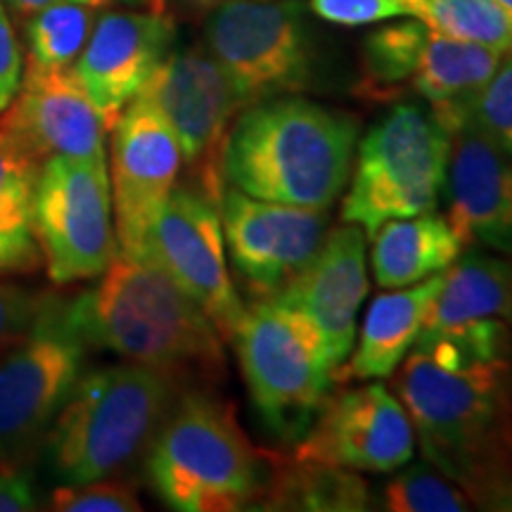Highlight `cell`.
<instances>
[{
    "instance_id": "obj_25",
    "label": "cell",
    "mask_w": 512,
    "mask_h": 512,
    "mask_svg": "<svg viewBox=\"0 0 512 512\" xmlns=\"http://www.w3.org/2000/svg\"><path fill=\"white\" fill-rule=\"evenodd\" d=\"M41 164L0 126V275L43 264L34 235V185Z\"/></svg>"
},
{
    "instance_id": "obj_32",
    "label": "cell",
    "mask_w": 512,
    "mask_h": 512,
    "mask_svg": "<svg viewBox=\"0 0 512 512\" xmlns=\"http://www.w3.org/2000/svg\"><path fill=\"white\" fill-rule=\"evenodd\" d=\"M309 10L337 27H368L401 17H418L422 22L430 19L427 10L413 0H309Z\"/></svg>"
},
{
    "instance_id": "obj_37",
    "label": "cell",
    "mask_w": 512,
    "mask_h": 512,
    "mask_svg": "<svg viewBox=\"0 0 512 512\" xmlns=\"http://www.w3.org/2000/svg\"><path fill=\"white\" fill-rule=\"evenodd\" d=\"M107 5H121V8H155V10H162L159 8L157 0H105Z\"/></svg>"
},
{
    "instance_id": "obj_34",
    "label": "cell",
    "mask_w": 512,
    "mask_h": 512,
    "mask_svg": "<svg viewBox=\"0 0 512 512\" xmlns=\"http://www.w3.org/2000/svg\"><path fill=\"white\" fill-rule=\"evenodd\" d=\"M24 79V55L5 3H0V112L17 98Z\"/></svg>"
},
{
    "instance_id": "obj_12",
    "label": "cell",
    "mask_w": 512,
    "mask_h": 512,
    "mask_svg": "<svg viewBox=\"0 0 512 512\" xmlns=\"http://www.w3.org/2000/svg\"><path fill=\"white\" fill-rule=\"evenodd\" d=\"M143 254L207 313L223 339L233 337L247 306L230 280L221 214L209 197L192 185L174 188L152 223Z\"/></svg>"
},
{
    "instance_id": "obj_10",
    "label": "cell",
    "mask_w": 512,
    "mask_h": 512,
    "mask_svg": "<svg viewBox=\"0 0 512 512\" xmlns=\"http://www.w3.org/2000/svg\"><path fill=\"white\" fill-rule=\"evenodd\" d=\"M34 235L55 285L105 273L119 252L107 162L46 159L34 185Z\"/></svg>"
},
{
    "instance_id": "obj_22",
    "label": "cell",
    "mask_w": 512,
    "mask_h": 512,
    "mask_svg": "<svg viewBox=\"0 0 512 512\" xmlns=\"http://www.w3.org/2000/svg\"><path fill=\"white\" fill-rule=\"evenodd\" d=\"M463 242L448 219L432 214L382 223L373 233V275L382 290L418 285L444 273L460 256Z\"/></svg>"
},
{
    "instance_id": "obj_18",
    "label": "cell",
    "mask_w": 512,
    "mask_h": 512,
    "mask_svg": "<svg viewBox=\"0 0 512 512\" xmlns=\"http://www.w3.org/2000/svg\"><path fill=\"white\" fill-rule=\"evenodd\" d=\"M446 188L460 242L512 256V159L475 121L453 133Z\"/></svg>"
},
{
    "instance_id": "obj_17",
    "label": "cell",
    "mask_w": 512,
    "mask_h": 512,
    "mask_svg": "<svg viewBox=\"0 0 512 512\" xmlns=\"http://www.w3.org/2000/svg\"><path fill=\"white\" fill-rule=\"evenodd\" d=\"M0 126L38 164L50 157L107 162L110 128L72 67H24L22 86L8 110L0 112Z\"/></svg>"
},
{
    "instance_id": "obj_29",
    "label": "cell",
    "mask_w": 512,
    "mask_h": 512,
    "mask_svg": "<svg viewBox=\"0 0 512 512\" xmlns=\"http://www.w3.org/2000/svg\"><path fill=\"white\" fill-rule=\"evenodd\" d=\"M384 510L392 512H463L470 510V498L460 486L434 465H408L384 484Z\"/></svg>"
},
{
    "instance_id": "obj_23",
    "label": "cell",
    "mask_w": 512,
    "mask_h": 512,
    "mask_svg": "<svg viewBox=\"0 0 512 512\" xmlns=\"http://www.w3.org/2000/svg\"><path fill=\"white\" fill-rule=\"evenodd\" d=\"M482 318L512 323V259L470 252L444 271V287L420 335H437Z\"/></svg>"
},
{
    "instance_id": "obj_30",
    "label": "cell",
    "mask_w": 512,
    "mask_h": 512,
    "mask_svg": "<svg viewBox=\"0 0 512 512\" xmlns=\"http://www.w3.org/2000/svg\"><path fill=\"white\" fill-rule=\"evenodd\" d=\"M55 512H138L143 510L136 491L124 482L93 479L81 484H60L48 498Z\"/></svg>"
},
{
    "instance_id": "obj_26",
    "label": "cell",
    "mask_w": 512,
    "mask_h": 512,
    "mask_svg": "<svg viewBox=\"0 0 512 512\" xmlns=\"http://www.w3.org/2000/svg\"><path fill=\"white\" fill-rule=\"evenodd\" d=\"M100 10L86 3H53L24 17L27 67H74L91 38Z\"/></svg>"
},
{
    "instance_id": "obj_36",
    "label": "cell",
    "mask_w": 512,
    "mask_h": 512,
    "mask_svg": "<svg viewBox=\"0 0 512 512\" xmlns=\"http://www.w3.org/2000/svg\"><path fill=\"white\" fill-rule=\"evenodd\" d=\"M53 3H86L95 5V8H107L105 0H5V8H10L17 17H29L31 12L48 8Z\"/></svg>"
},
{
    "instance_id": "obj_24",
    "label": "cell",
    "mask_w": 512,
    "mask_h": 512,
    "mask_svg": "<svg viewBox=\"0 0 512 512\" xmlns=\"http://www.w3.org/2000/svg\"><path fill=\"white\" fill-rule=\"evenodd\" d=\"M370 508V489L354 470L297 456H271L259 510L358 512Z\"/></svg>"
},
{
    "instance_id": "obj_4",
    "label": "cell",
    "mask_w": 512,
    "mask_h": 512,
    "mask_svg": "<svg viewBox=\"0 0 512 512\" xmlns=\"http://www.w3.org/2000/svg\"><path fill=\"white\" fill-rule=\"evenodd\" d=\"M178 382L143 363L83 373L50 425L41 460L60 484L107 479L147 451L178 399Z\"/></svg>"
},
{
    "instance_id": "obj_1",
    "label": "cell",
    "mask_w": 512,
    "mask_h": 512,
    "mask_svg": "<svg viewBox=\"0 0 512 512\" xmlns=\"http://www.w3.org/2000/svg\"><path fill=\"white\" fill-rule=\"evenodd\" d=\"M505 320L420 335L394 389L430 465L479 508L512 510V375Z\"/></svg>"
},
{
    "instance_id": "obj_20",
    "label": "cell",
    "mask_w": 512,
    "mask_h": 512,
    "mask_svg": "<svg viewBox=\"0 0 512 512\" xmlns=\"http://www.w3.org/2000/svg\"><path fill=\"white\" fill-rule=\"evenodd\" d=\"M441 287H444V273H437L418 285L380 294L366 313L358 344L347 356L349 361L337 368L335 382H368L392 377L418 342L427 313Z\"/></svg>"
},
{
    "instance_id": "obj_8",
    "label": "cell",
    "mask_w": 512,
    "mask_h": 512,
    "mask_svg": "<svg viewBox=\"0 0 512 512\" xmlns=\"http://www.w3.org/2000/svg\"><path fill=\"white\" fill-rule=\"evenodd\" d=\"M451 145L453 136L430 107L394 105L358 143L344 223L373 238L382 223L432 211L446 185Z\"/></svg>"
},
{
    "instance_id": "obj_6",
    "label": "cell",
    "mask_w": 512,
    "mask_h": 512,
    "mask_svg": "<svg viewBox=\"0 0 512 512\" xmlns=\"http://www.w3.org/2000/svg\"><path fill=\"white\" fill-rule=\"evenodd\" d=\"M235 344L254 411L275 439L297 444L332 396L337 363L318 323L278 299H256Z\"/></svg>"
},
{
    "instance_id": "obj_31",
    "label": "cell",
    "mask_w": 512,
    "mask_h": 512,
    "mask_svg": "<svg viewBox=\"0 0 512 512\" xmlns=\"http://www.w3.org/2000/svg\"><path fill=\"white\" fill-rule=\"evenodd\" d=\"M472 121L512 159V53H505L496 74L479 95Z\"/></svg>"
},
{
    "instance_id": "obj_27",
    "label": "cell",
    "mask_w": 512,
    "mask_h": 512,
    "mask_svg": "<svg viewBox=\"0 0 512 512\" xmlns=\"http://www.w3.org/2000/svg\"><path fill=\"white\" fill-rule=\"evenodd\" d=\"M427 36H430V24L418 17H401V22L370 31L361 46L366 91H375L382 98L399 88L403 81L413 79Z\"/></svg>"
},
{
    "instance_id": "obj_3",
    "label": "cell",
    "mask_w": 512,
    "mask_h": 512,
    "mask_svg": "<svg viewBox=\"0 0 512 512\" xmlns=\"http://www.w3.org/2000/svg\"><path fill=\"white\" fill-rule=\"evenodd\" d=\"M354 114L280 95L240 110L223 147V181L256 200L330 209L349 181Z\"/></svg>"
},
{
    "instance_id": "obj_15",
    "label": "cell",
    "mask_w": 512,
    "mask_h": 512,
    "mask_svg": "<svg viewBox=\"0 0 512 512\" xmlns=\"http://www.w3.org/2000/svg\"><path fill=\"white\" fill-rule=\"evenodd\" d=\"M415 432L399 396L380 382L330 396L292 456L361 472H394L411 463Z\"/></svg>"
},
{
    "instance_id": "obj_33",
    "label": "cell",
    "mask_w": 512,
    "mask_h": 512,
    "mask_svg": "<svg viewBox=\"0 0 512 512\" xmlns=\"http://www.w3.org/2000/svg\"><path fill=\"white\" fill-rule=\"evenodd\" d=\"M46 292H34L15 283H0V351L29 328L41 309Z\"/></svg>"
},
{
    "instance_id": "obj_5",
    "label": "cell",
    "mask_w": 512,
    "mask_h": 512,
    "mask_svg": "<svg viewBox=\"0 0 512 512\" xmlns=\"http://www.w3.org/2000/svg\"><path fill=\"white\" fill-rule=\"evenodd\" d=\"M271 453H259L235 411L209 392L178 399L145 456V472L164 505L178 512L259 510Z\"/></svg>"
},
{
    "instance_id": "obj_13",
    "label": "cell",
    "mask_w": 512,
    "mask_h": 512,
    "mask_svg": "<svg viewBox=\"0 0 512 512\" xmlns=\"http://www.w3.org/2000/svg\"><path fill=\"white\" fill-rule=\"evenodd\" d=\"M221 228L230 259L256 299H271L311 264L328 235V209L256 200L223 188Z\"/></svg>"
},
{
    "instance_id": "obj_38",
    "label": "cell",
    "mask_w": 512,
    "mask_h": 512,
    "mask_svg": "<svg viewBox=\"0 0 512 512\" xmlns=\"http://www.w3.org/2000/svg\"><path fill=\"white\" fill-rule=\"evenodd\" d=\"M494 3L505 12V15L512 19V0H494Z\"/></svg>"
},
{
    "instance_id": "obj_2",
    "label": "cell",
    "mask_w": 512,
    "mask_h": 512,
    "mask_svg": "<svg viewBox=\"0 0 512 512\" xmlns=\"http://www.w3.org/2000/svg\"><path fill=\"white\" fill-rule=\"evenodd\" d=\"M98 283L67 299L88 347L164 370L178 382H214L226 368L223 337L207 313L150 256L117 252Z\"/></svg>"
},
{
    "instance_id": "obj_9",
    "label": "cell",
    "mask_w": 512,
    "mask_h": 512,
    "mask_svg": "<svg viewBox=\"0 0 512 512\" xmlns=\"http://www.w3.org/2000/svg\"><path fill=\"white\" fill-rule=\"evenodd\" d=\"M202 19V46L233 83L242 110L309 86L313 50L304 3L226 0Z\"/></svg>"
},
{
    "instance_id": "obj_39",
    "label": "cell",
    "mask_w": 512,
    "mask_h": 512,
    "mask_svg": "<svg viewBox=\"0 0 512 512\" xmlns=\"http://www.w3.org/2000/svg\"><path fill=\"white\" fill-rule=\"evenodd\" d=\"M413 3L420 5V8H425L427 15H430V3H427V0H413ZM427 22H430V19H427Z\"/></svg>"
},
{
    "instance_id": "obj_16",
    "label": "cell",
    "mask_w": 512,
    "mask_h": 512,
    "mask_svg": "<svg viewBox=\"0 0 512 512\" xmlns=\"http://www.w3.org/2000/svg\"><path fill=\"white\" fill-rule=\"evenodd\" d=\"M176 17L155 8L102 10L74 62V74L91 95L107 128L143 93L164 57L176 48Z\"/></svg>"
},
{
    "instance_id": "obj_28",
    "label": "cell",
    "mask_w": 512,
    "mask_h": 512,
    "mask_svg": "<svg viewBox=\"0 0 512 512\" xmlns=\"http://www.w3.org/2000/svg\"><path fill=\"white\" fill-rule=\"evenodd\" d=\"M430 27L460 41L512 53V19L494 0H427Z\"/></svg>"
},
{
    "instance_id": "obj_7",
    "label": "cell",
    "mask_w": 512,
    "mask_h": 512,
    "mask_svg": "<svg viewBox=\"0 0 512 512\" xmlns=\"http://www.w3.org/2000/svg\"><path fill=\"white\" fill-rule=\"evenodd\" d=\"M91 349L67 299L46 292L27 330L0 351V470L31 472Z\"/></svg>"
},
{
    "instance_id": "obj_21",
    "label": "cell",
    "mask_w": 512,
    "mask_h": 512,
    "mask_svg": "<svg viewBox=\"0 0 512 512\" xmlns=\"http://www.w3.org/2000/svg\"><path fill=\"white\" fill-rule=\"evenodd\" d=\"M501 60L503 53L494 48L460 41L430 27L411 81L415 93L430 105L434 119L453 136L472 121L479 95Z\"/></svg>"
},
{
    "instance_id": "obj_14",
    "label": "cell",
    "mask_w": 512,
    "mask_h": 512,
    "mask_svg": "<svg viewBox=\"0 0 512 512\" xmlns=\"http://www.w3.org/2000/svg\"><path fill=\"white\" fill-rule=\"evenodd\" d=\"M110 136V190L119 249L143 254L152 223L181 174V145L164 114L140 95L119 114Z\"/></svg>"
},
{
    "instance_id": "obj_35",
    "label": "cell",
    "mask_w": 512,
    "mask_h": 512,
    "mask_svg": "<svg viewBox=\"0 0 512 512\" xmlns=\"http://www.w3.org/2000/svg\"><path fill=\"white\" fill-rule=\"evenodd\" d=\"M159 8L171 12L174 17H188V19H202L207 12H211L216 5L226 3V0H157Z\"/></svg>"
},
{
    "instance_id": "obj_11",
    "label": "cell",
    "mask_w": 512,
    "mask_h": 512,
    "mask_svg": "<svg viewBox=\"0 0 512 512\" xmlns=\"http://www.w3.org/2000/svg\"><path fill=\"white\" fill-rule=\"evenodd\" d=\"M140 98L150 100L181 145L183 166L204 197L219 207L223 188V147L242 110L233 83L202 46L174 48L145 83Z\"/></svg>"
},
{
    "instance_id": "obj_19",
    "label": "cell",
    "mask_w": 512,
    "mask_h": 512,
    "mask_svg": "<svg viewBox=\"0 0 512 512\" xmlns=\"http://www.w3.org/2000/svg\"><path fill=\"white\" fill-rule=\"evenodd\" d=\"M366 240L368 235L356 223L335 228L325 235L311 264L271 297L316 320L337 368L354 349L356 318L368 294Z\"/></svg>"
}]
</instances>
